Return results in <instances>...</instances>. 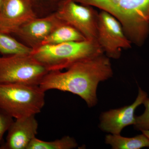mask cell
<instances>
[{"label":"cell","mask_w":149,"mask_h":149,"mask_svg":"<svg viewBox=\"0 0 149 149\" xmlns=\"http://www.w3.org/2000/svg\"><path fill=\"white\" fill-rule=\"evenodd\" d=\"M112 75L109 58L102 54L76 63L65 71H49L39 86L45 92L56 90L73 93L83 99L91 107L97 102L99 83Z\"/></svg>","instance_id":"cell-1"},{"label":"cell","mask_w":149,"mask_h":149,"mask_svg":"<svg viewBox=\"0 0 149 149\" xmlns=\"http://www.w3.org/2000/svg\"><path fill=\"white\" fill-rule=\"evenodd\" d=\"M108 13L122 25L131 43L141 46L149 34V0H74Z\"/></svg>","instance_id":"cell-2"},{"label":"cell","mask_w":149,"mask_h":149,"mask_svg":"<svg viewBox=\"0 0 149 149\" xmlns=\"http://www.w3.org/2000/svg\"><path fill=\"white\" fill-rule=\"evenodd\" d=\"M30 54L49 71L62 70L78 62L104 54L96 40H85L32 49Z\"/></svg>","instance_id":"cell-3"},{"label":"cell","mask_w":149,"mask_h":149,"mask_svg":"<svg viewBox=\"0 0 149 149\" xmlns=\"http://www.w3.org/2000/svg\"><path fill=\"white\" fill-rule=\"evenodd\" d=\"M39 85L0 84V109L15 119L35 116L45 104Z\"/></svg>","instance_id":"cell-4"},{"label":"cell","mask_w":149,"mask_h":149,"mask_svg":"<svg viewBox=\"0 0 149 149\" xmlns=\"http://www.w3.org/2000/svg\"><path fill=\"white\" fill-rule=\"evenodd\" d=\"M49 72L30 53L0 56V84L39 86Z\"/></svg>","instance_id":"cell-5"},{"label":"cell","mask_w":149,"mask_h":149,"mask_svg":"<svg viewBox=\"0 0 149 149\" xmlns=\"http://www.w3.org/2000/svg\"><path fill=\"white\" fill-rule=\"evenodd\" d=\"M94 8L74 0H61L55 12L61 20L74 27L86 40L97 41L99 13Z\"/></svg>","instance_id":"cell-6"},{"label":"cell","mask_w":149,"mask_h":149,"mask_svg":"<svg viewBox=\"0 0 149 149\" xmlns=\"http://www.w3.org/2000/svg\"><path fill=\"white\" fill-rule=\"evenodd\" d=\"M97 41L109 58H120L123 49L131 47V42L125 35L122 25L110 14L101 10L99 13Z\"/></svg>","instance_id":"cell-7"},{"label":"cell","mask_w":149,"mask_h":149,"mask_svg":"<svg viewBox=\"0 0 149 149\" xmlns=\"http://www.w3.org/2000/svg\"><path fill=\"white\" fill-rule=\"evenodd\" d=\"M61 22L54 12L30 19L15 29L10 35L28 47L35 49L41 45Z\"/></svg>","instance_id":"cell-8"},{"label":"cell","mask_w":149,"mask_h":149,"mask_svg":"<svg viewBox=\"0 0 149 149\" xmlns=\"http://www.w3.org/2000/svg\"><path fill=\"white\" fill-rule=\"evenodd\" d=\"M36 17L29 0H4L0 9V30L10 35L22 24Z\"/></svg>","instance_id":"cell-9"},{"label":"cell","mask_w":149,"mask_h":149,"mask_svg":"<svg viewBox=\"0 0 149 149\" xmlns=\"http://www.w3.org/2000/svg\"><path fill=\"white\" fill-rule=\"evenodd\" d=\"M147 97V93L139 88L138 97L132 104L103 113L100 125L102 130L113 135H120L123 128L134 125L136 122L135 110L143 103Z\"/></svg>","instance_id":"cell-10"},{"label":"cell","mask_w":149,"mask_h":149,"mask_svg":"<svg viewBox=\"0 0 149 149\" xmlns=\"http://www.w3.org/2000/svg\"><path fill=\"white\" fill-rule=\"evenodd\" d=\"M35 116L15 119L8 130L5 141L0 149H27L37 134L38 123Z\"/></svg>","instance_id":"cell-11"},{"label":"cell","mask_w":149,"mask_h":149,"mask_svg":"<svg viewBox=\"0 0 149 149\" xmlns=\"http://www.w3.org/2000/svg\"><path fill=\"white\" fill-rule=\"evenodd\" d=\"M86 40L78 30L63 21L43 41L41 45H55Z\"/></svg>","instance_id":"cell-12"},{"label":"cell","mask_w":149,"mask_h":149,"mask_svg":"<svg viewBox=\"0 0 149 149\" xmlns=\"http://www.w3.org/2000/svg\"><path fill=\"white\" fill-rule=\"evenodd\" d=\"M106 143L114 149H140L149 148V139L144 134L132 138H125L120 135H107Z\"/></svg>","instance_id":"cell-13"},{"label":"cell","mask_w":149,"mask_h":149,"mask_svg":"<svg viewBox=\"0 0 149 149\" xmlns=\"http://www.w3.org/2000/svg\"><path fill=\"white\" fill-rule=\"evenodd\" d=\"M32 50L12 35L0 30V54L2 55L30 54Z\"/></svg>","instance_id":"cell-14"},{"label":"cell","mask_w":149,"mask_h":149,"mask_svg":"<svg viewBox=\"0 0 149 149\" xmlns=\"http://www.w3.org/2000/svg\"><path fill=\"white\" fill-rule=\"evenodd\" d=\"M77 146L78 144L75 140L69 136L51 141H42L36 137L29 144L27 149H71Z\"/></svg>","instance_id":"cell-15"},{"label":"cell","mask_w":149,"mask_h":149,"mask_svg":"<svg viewBox=\"0 0 149 149\" xmlns=\"http://www.w3.org/2000/svg\"><path fill=\"white\" fill-rule=\"evenodd\" d=\"M37 17L50 14L55 11L61 0H29Z\"/></svg>","instance_id":"cell-16"},{"label":"cell","mask_w":149,"mask_h":149,"mask_svg":"<svg viewBox=\"0 0 149 149\" xmlns=\"http://www.w3.org/2000/svg\"><path fill=\"white\" fill-rule=\"evenodd\" d=\"M143 104L146 110L143 114L140 116H136V122L134 125L136 129L141 131L149 130V98L147 97Z\"/></svg>","instance_id":"cell-17"},{"label":"cell","mask_w":149,"mask_h":149,"mask_svg":"<svg viewBox=\"0 0 149 149\" xmlns=\"http://www.w3.org/2000/svg\"><path fill=\"white\" fill-rule=\"evenodd\" d=\"M13 121V118L0 109V147L3 143V138L5 133L8 131Z\"/></svg>","instance_id":"cell-18"},{"label":"cell","mask_w":149,"mask_h":149,"mask_svg":"<svg viewBox=\"0 0 149 149\" xmlns=\"http://www.w3.org/2000/svg\"><path fill=\"white\" fill-rule=\"evenodd\" d=\"M142 133L149 139V130H142Z\"/></svg>","instance_id":"cell-19"},{"label":"cell","mask_w":149,"mask_h":149,"mask_svg":"<svg viewBox=\"0 0 149 149\" xmlns=\"http://www.w3.org/2000/svg\"><path fill=\"white\" fill-rule=\"evenodd\" d=\"M4 1V0H0V9H1V8Z\"/></svg>","instance_id":"cell-20"}]
</instances>
